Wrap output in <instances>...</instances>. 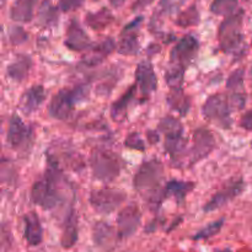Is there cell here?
Wrapping results in <instances>:
<instances>
[{
	"label": "cell",
	"mask_w": 252,
	"mask_h": 252,
	"mask_svg": "<svg viewBox=\"0 0 252 252\" xmlns=\"http://www.w3.org/2000/svg\"><path fill=\"white\" fill-rule=\"evenodd\" d=\"M164 167L159 160L144 162L134 176V187L149 203L150 207L158 209L164 199V189H160Z\"/></svg>",
	"instance_id": "obj_1"
},
{
	"label": "cell",
	"mask_w": 252,
	"mask_h": 252,
	"mask_svg": "<svg viewBox=\"0 0 252 252\" xmlns=\"http://www.w3.org/2000/svg\"><path fill=\"white\" fill-rule=\"evenodd\" d=\"M48 164L51 166H48L46 175L34 182L31 189L32 202L44 211L54 209L63 201L58 189V185L63 181V175L52 157H48Z\"/></svg>",
	"instance_id": "obj_2"
},
{
	"label": "cell",
	"mask_w": 252,
	"mask_h": 252,
	"mask_svg": "<svg viewBox=\"0 0 252 252\" xmlns=\"http://www.w3.org/2000/svg\"><path fill=\"white\" fill-rule=\"evenodd\" d=\"M244 11L239 10L230 16H226L220 24L218 31L219 44L221 51L234 56H243L246 52L245 39L241 29H243Z\"/></svg>",
	"instance_id": "obj_3"
},
{
	"label": "cell",
	"mask_w": 252,
	"mask_h": 252,
	"mask_svg": "<svg viewBox=\"0 0 252 252\" xmlns=\"http://www.w3.org/2000/svg\"><path fill=\"white\" fill-rule=\"evenodd\" d=\"M89 86L79 85L74 89H62L52 98L49 103V115L57 120H68L78 102L88 96Z\"/></svg>",
	"instance_id": "obj_4"
},
{
	"label": "cell",
	"mask_w": 252,
	"mask_h": 252,
	"mask_svg": "<svg viewBox=\"0 0 252 252\" xmlns=\"http://www.w3.org/2000/svg\"><path fill=\"white\" fill-rule=\"evenodd\" d=\"M91 170L95 179L102 182H111L120 176L122 170V160L111 150L105 148H96L90 158Z\"/></svg>",
	"instance_id": "obj_5"
},
{
	"label": "cell",
	"mask_w": 252,
	"mask_h": 252,
	"mask_svg": "<svg viewBox=\"0 0 252 252\" xmlns=\"http://www.w3.org/2000/svg\"><path fill=\"white\" fill-rule=\"evenodd\" d=\"M204 117L217 123L219 127L230 128L231 126V103L228 96L216 94L209 96L202 108Z\"/></svg>",
	"instance_id": "obj_6"
},
{
	"label": "cell",
	"mask_w": 252,
	"mask_h": 252,
	"mask_svg": "<svg viewBox=\"0 0 252 252\" xmlns=\"http://www.w3.org/2000/svg\"><path fill=\"white\" fill-rule=\"evenodd\" d=\"M6 138L12 149L19 153H27L33 140V130L19 116L14 115L9 122Z\"/></svg>",
	"instance_id": "obj_7"
},
{
	"label": "cell",
	"mask_w": 252,
	"mask_h": 252,
	"mask_svg": "<svg viewBox=\"0 0 252 252\" xmlns=\"http://www.w3.org/2000/svg\"><path fill=\"white\" fill-rule=\"evenodd\" d=\"M125 201V192L115 189H96L90 194V204L96 212L101 214L112 213Z\"/></svg>",
	"instance_id": "obj_8"
},
{
	"label": "cell",
	"mask_w": 252,
	"mask_h": 252,
	"mask_svg": "<svg viewBox=\"0 0 252 252\" xmlns=\"http://www.w3.org/2000/svg\"><path fill=\"white\" fill-rule=\"evenodd\" d=\"M198 39L193 34H187V36L182 37L177 42L176 46L172 48L170 61H171V63L187 68L196 59L197 54H198Z\"/></svg>",
	"instance_id": "obj_9"
},
{
	"label": "cell",
	"mask_w": 252,
	"mask_h": 252,
	"mask_svg": "<svg viewBox=\"0 0 252 252\" xmlns=\"http://www.w3.org/2000/svg\"><path fill=\"white\" fill-rule=\"evenodd\" d=\"M142 220V213L135 203L126 206L117 216V236L118 239H128L137 231Z\"/></svg>",
	"instance_id": "obj_10"
},
{
	"label": "cell",
	"mask_w": 252,
	"mask_h": 252,
	"mask_svg": "<svg viewBox=\"0 0 252 252\" xmlns=\"http://www.w3.org/2000/svg\"><path fill=\"white\" fill-rule=\"evenodd\" d=\"M244 189H245V184H244L243 180H235L231 184H228L207 202L206 206H204V212H213L221 208L229 202L233 201L234 198L240 196Z\"/></svg>",
	"instance_id": "obj_11"
},
{
	"label": "cell",
	"mask_w": 252,
	"mask_h": 252,
	"mask_svg": "<svg viewBox=\"0 0 252 252\" xmlns=\"http://www.w3.org/2000/svg\"><path fill=\"white\" fill-rule=\"evenodd\" d=\"M142 21L143 17L138 16L137 19L133 20L130 24H128L123 29L120 42H118L117 46L118 53L125 54V56H134V54H137L139 52L140 44L137 36V30H139Z\"/></svg>",
	"instance_id": "obj_12"
},
{
	"label": "cell",
	"mask_w": 252,
	"mask_h": 252,
	"mask_svg": "<svg viewBox=\"0 0 252 252\" xmlns=\"http://www.w3.org/2000/svg\"><path fill=\"white\" fill-rule=\"evenodd\" d=\"M216 140H214L213 134L206 128H199L193 133V145L189 152L191 157V164L204 159L211 154L212 150L214 149Z\"/></svg>",
	"instance_id": "obj_13"
},
{
	"label": "cell",
	"mask_w": 252,
	"mask_h": 252,
	"mask_svg": "<svg viewBox=\"0 0 252 252\" xmlns=\"http://www.w3.org/2000/svg\"><path fill=\"white\" fill-rule=\"evenodd\" d=\"M65 46L71 51H86L91 47V39L76 20H71L66 29Z\"/></svg>",
	"instance_id": "obj_14"
},
{
	"label": "cell",
	"mask_w": 252,
	"mask_h": 252,
	"mask_svg": "<svg viewBox=\"0 0 252 252\" xmlns=\"http://www.w3.org/2000/svg\"><path fill=\"white\" fill-rule=\"evenodd\" d=\"M135 80L140 93L144 96L150 95L157 90L158 79L150 62H140L135 68Z\"/></svg>",
	"instance_id": "obj_15"
},
{
	"label": "cell",
	"mask_w": 252,
	"mask_h": 252,
	"mask_svg": "<svg viewBox=\"0 0 252 252\" xmlns=\"http://www.w3.org/2000/svg\"><path fill=\"white\" fill-rule=\"evenodd\" d=\"M116 49V43L112 38H106L102 42H100L96 46L89 48L88 54H85L83 58L81 64L85 66H95L102 63L108 57V54L112 53Z\"/></svg>",
	"instance_id": "obj_16"
},
{
	"label": "cell",
	"mask_w": 252,
	"mask_h": 252,
	"mask_svg": "<svg viewBox=\"0 0 252 252\" xmlns=\"http://www.w3.org/2000/svg\"><path fill=\"white\" fill-rule=\"evenodd\" d=\"M44 98H46V94H44V89L42 85H34L30 88L24 93V95L20 98V108L24 113L30 115V113L34 112L39 106L43 103Z\"/></svg>",
	"instance_id": "obj_17"
},
{
	"label": "cell",
	"mask_w": 252,
	"mask_h": 252,
	"mask_svg": "<svg viewBox=\"0 0 252 252\" xmlns=\"http://www.w3.org/2000/svg\"><path fill=\"white\" fill-rule=\"evenodd\" d=\"M25 231L24 235L29 245L37 246L42 243L43 239V228H42L41 220L34 212L26 214L24 218Z\"/></svg>",
	"instance_id": "obj_18"
},
{
	"label": "cell",
	"mask_w": 252,
	"mask_h": 252,
	"mask_svg": "<svg viewBox=\"0 0 252 252\" xmlns=\"http://www.w3.org/2000/svg\"><path fill=\"white\" fill-rule=\"evenodd\" d=\"M78 240V216L71 207L64 220L63 234H62V246L65 249L71 248Z\"/></svg>",
	"instance_id": "obj_19"
},
{
	"label": "cell",
	"mask_w": 252,
	"mask_h": 252,
	"mask_svg": "<svg viewBox=\"0 0 252 252\" xmlns=\"http://www.w3.org/2000/svg\"><path fill=\"white\" fill-rule=\"evenodd\" d=\"M37 0H15L10 10V17L16 22H29L33 17Z\"/></svg>",
	"instance_id": "obj_20"
},
{
	"label": "cell",
	"mask_w": 252,
	"mask_h": 252,
	"mask_svg": "<svg viewBox=\"0 0 252 252\" xmlns=\"http://www.w3.org/2000/svg\"><path fill=\"white\" fill-rule=\"evenodd\" d=\"M165 137H166L165 150L171 157V159L176 160L180 157H182L187 147V139L185 138L184 132L172 133V134L165 135Z\"/></svg>",
	"instance_id": "obj_21"
},
{
	"label": "cell",
	"mask_w": 252,
	"mask_h": 252,
	"mask_svg": "<svg viewBox=\"0 0 252 252\" xmlns=\"http://www.w3.org/2000/svg\"><path fill=\"white\" fill-rule=\"evenodd\" d=\"M135 90H137V86H130V88L121 96V98H118V100L112 105V108H111V116H112V118L116 122H121V121H123L126 118L128 106H129L133 97H134Z\"/></svg>",
	"instance_id": "obj_22"
},
{
	"label": "cell",
	"mask_w": 252,
	"mask_h": 252,
	"mask_svg": "<svg viewBox=\"0 0 252 252\" xmlns=\"http://www.w3.org/2000/svg\"><path fill=\"white\" fill-rule=\"evenodd\" d=\"M31 66H32L31 57L21 56L16 62L10 64L9 68H7V75H9V78H11L12 80L21 81L26 78L30 69H31Z\"/></svg>",
	"instance_id": "obj_23"
},
{
	"label": "cell",
	"mask_w": 252,
	"mask_h": 252,
	"mask_svg": "<svg viewBox=\"0 0 252 252\" xmlns=\"http://www.w3.org/2000/svg\"><path fill=\"white\" fill-rule=\"evenodd\" d=\"M194 185L192 182H184V181H170L167 182L166 187L164 189L165 197H174L177 202H182L186 198L187 193L193 189Z\"/></svg>",
	"instance_id": "obj_24"
},
{
	"label": "cell",
	"mask_w": 252,
	"mask_h": 252,
	"mask_svg": "<svg viewBox=\"0 0 252 252\" xmlns=\"http://www.w3.org/2000/svg\"><path fill=\"white\" fill-rule=\"evenodd\" d=\"M115 231L111 225L107 223H97L94 229V240L98 246L102 248H111L115 241Z\"/></svg>",
	"instance_id": "obj_25"
},
{
	"label": "cell",
	"mask_w": 252,
	"mask_h": 252,
	"mask_svg": "<svg viewBox=\"0 0 252 252\" xmlns=\"http://www.w3.org/2000/svg\"><path fill=\"white\" fill-rule=\"evenodd\" d=\"M166 101L170 107L181 116H186L191 107V101H189V96L185 95L182 90H172L167 96Z\"/></svg>",
	"instance_id": "obj_26"
},
{
	"label": "cell",
	"mask_w": 252,
	"mask_h": 252,
	"mask_svg": "<svg viewBox=\"0 0 252 252\" xmlns=\"http://www.w3.org/2000/svg\"><path fill=\"white\" fill-rule=\"evenodd\" d=\"M113 15L110 10L101 9L100 11L90 12L86 15V24L93 30H103L112 24Z\"/></svg>",
	"instance_id": "obj_27"
},
{
	"label": "cell",
	"mask_w": 252,
	"mask_h": 252,
	"mask_svg": "<svg viewBox=\"0 0 252 252\" xmlns=\"http://www.w3.org/2000/svg\"><path fill=\"white\" fill-rule=\"evenodd\" d=\"M58 22V9L51 4V1L44 0L39 6L38 25L43 27H52Z\"/></svg>",
	"instance_id": "obj_28"
},
{
	"label": "cell",
	"mask_w": 252,
	"mask_h": 252,
	"mask_svg": "<svg viewBox=\"0 0 252 252\" xmlns=\"http://www.w3.org/2000/svg\"><path fill=\"white\" fill-rule=\"evenodd\" d=\"M185 70H186V68H184V66L170 63L169 68L165 71V81L171 88V90H182Z\"/></svg>",
	"instance_id": "obj_29"
},
{
	"label": "cell",
	"mask_w": 252,
	"mask_h": 252,
	"mask_svg": "<svg viewBox=\"0 0 252 252\" xmlns=\"http://www.w3.org/2000/svg\"><path fill=\"white\" fill-rule=\"evenodd\" d=\"M238 0H213L211 10L219 16H230L238 10Z\"/></svg>",
	"instance_id": "obj_30"
},
{
	"label": "cell",
	"mask_w": 252,
	"mask_h": 252,
	"mask_svg": "<svg viewBox=\"0 0 252 252\" xmlns=\"http://www.w3.org/2000/svg\"><path fill=\"white\" fill-rule=\"evenodd\" d=\"M198 22H199V12L198 10H197L196 5H192V6H189V9L182 11L176 19V24L181 27L196 26Z\"/></svg>",
	"instance_id": "obj_31"
},
{
	"label": "cell",
	"mask_w": 252,
	"mask_h": 252,
	"mask_svg": "<svg viewBox=\"0 0 252 252\" xmlns=\"http://www.w3.org/2000/svg\"><path fill=\"white\" fill-rule=\"evenodd\" d=\"M159 130L161 133H164L165 135L172 134V133L177 132H184V128L182 125L180 123V121H177L175 117H165L160 121L159 123Z\"/></svg>",
	"instance_id": "obj_32"
},
{
	"label": "cell",
	"mask_w": 252,
	"mask_h": 252,
	"mask_svg": "<svg viewBox=\"0 0 252 252\" xmlns=\"http://www.w3.org/2000/svg\"><path fill=\"white\" fill-rule=\"evenodd\" d=\"M223 224H224V219L213 221V223L208 224V225L204 226L203 229H201V230H199L198 233L193 236V239L194 240H203V239L212 238V236L217 235V234L221 230V228H223Z\"/></svg>",
	"instance_id": "obj_33"
},
{
	"label": "cell",
	"mask_w": 252,
	"mask_h": 252,
	"mask_svg": "<svg viewBox=\"0 0 252 252\" xmlns=\"http://www.w3.org/2000/svg\"><path fill=\"white\" fill-rule=\"evenodd\" d=\"M186 1L187 0H160V7L164 14L172 15L179 11Z\"/></svg>",
	"instance_id": "obj_34"
},
{
	"label": "cell",
	"mask_w": 252,
	"mask_h": 252,
	"mask_svg": "<svg viewBox=\"0 0 252 252\" xmlns=\"http://www.w3.org/2000/svg\"><path fill=\"white\" fill-rule=\"evenodd\" d=\"M243 85H244V70L243 69H238V70H235L230 76H229L226 86H228V89L233 90L234 93H236L239 89L243 88Z\"/></svg>",
	"instance_id": "obj_35"
},
{
	"label": "cell",
	"mask_w": 252,
	"mask_h": 252,
	"mask_svg": "<svg viewBox=\"0 0 252 252\" xmlns=\"http://www.w3.org/2000/svg\"><path fill=\"white\" fill-rule=\"evenodd\" d=\"M126 147L130 148V149H135V150H144L145 149V144L143 142L142 137H140L139 133H130L127 138H126L125 142Z\"/></svg>",
	"instance_id": "obj_36"
},
{
	"label": "cell",
	"mask_w": 252,
	"mask_h": 252,
	"mask_svg": "<svg viewBox=\"0 0 252 252\" xmlns=\"http://www.w3.org/2000/svg\"><path fill=\"white\" fill-rule=\"evenodd\" d=\"M84 0H59L58 6L62 11H71V10L81 6Z\"/></svg>",
	"instance_id": "obj_37"
},
{
	"label": "cell",
	"mask_w": 252,
	"mask_h": 252,
	"mask_svg": "<svg viewBox=\"0 0 252 252\" xmlns=\"http://www.w3.org/2000/svg\"><path fill=\"white\" fill-rule=\"evenodd\" d=\"M9 36H10V39H11L12 43L17 44V43H21V42H24L25 39L27 38L26 33L24 32V30L20 29V27H14V29L11 30V31L9 32Z\"/></svg>",
	"instance_id": "obj_38"
},
{
	"label": "cell",
	"mask_w": 252,
	"mask_h": 252,
	"mask_svg": "<svg viewBox=\"0 0 252 252\" xmlns=\"http://www.w3.org/2000/svg\"><path fill=\"white\" fill-rule=\"evenodd\" d=\"M240 125L244 129L252 130V110L246 112L240 121Z\"/></svg>",
	"instance_id": "obj_39"
},
{
	"label": "cell",
	"mask_w": 252,
	"mask_h": 252,
	"mask_svg": "<svg viewBox=\"0 0 252 252\" xmlns=\"http://www.w3.org/2000/svg\"><path fill=\"white\" fill-rule=\"evenodd\" d=\"M154 0H135L134 5H133V10H140V9H144L147 5L152 4Z\"/></svg>",
	"instance_id": "obj_40"
},
{
	"label": "cell",
	"mask_w": 252,
	"mask_h": 252,
	"mask_svg": "<svg viewBox=\"0 0 252 252\" xmlns=\"http://www.w3.org/2000/svg\"><path fill=\"white\" fill-rule=\"evenodd\" d=\"M148 134H149V135H148V138H149L150 142H152L153 144H154V143H157V142H159V134H157L155 132H149Z\"/></svg>",
	"instance_id": "obj_41"
},
{
	"label": "cell",
	"mask_w": 252,
	"mask_h": 252,
	"mask_svg": "<svg viewBox=\"0 0 252 252\" xmlns=\"http://www.w3.org/2000/svg\"><path fill=\"white\" fill-rule=\"evenodd\" d=\"M111 5L113 7H121L126 2V0H110Z\"/></svg>",
	"instance_id": "obj_42"
}]
</instances>
